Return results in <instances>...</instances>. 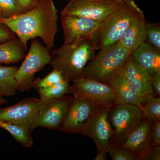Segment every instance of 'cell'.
Here are the masks:
<instances>
[{"mask_svg": "<svg viewBox=\"0 0 160 160\" xmlns=\"http://www.w3.org/2000/svg\"><path fill=\"white\" fill-rule=\"evenodd\" d=\"M143 116L149 121L160 122V98L154 97L152 95L148 96L144 101Z\"/></svg>", "mask_w": 160, "mask_h": 160, "instance_id": "cell-23", "label": "cell"}, {"mask_svg": "<svg viewBox=\"0 0 160 160\" xmlns=\"http://www.w3.org/2000/svg\"><path fill=\"white\" fill-rule=\"evenodd\" d=\"M24 12L30 11L37 5L39 0H16Z\"/></svg>", "mask_w": 160, "mask_h": 160, "instance_id": "cell-30", "label": "cell"}, {"mask_svg": "<svg viewBox=\"0 0 160 160\" xmlns=\"http://www.w3.org/2000/svg\"><path fill=\"white\" fill-rule=\"evenodd\" d=\"M124 0H69L61 15L75 16L102 22Z\"/></svg>", "mask_w": 160, "mask_h": 160, "instance_id": "cell-9", "label": "cell"}, {"mask_svg": "<svg viewBox=\"0 0 160 160\" xmlns=\"http://www.w3.org/2000/svg\"><path fill=\"white\" fill-rule=\"evenodd\" d=\"M73 98L64 96L42 102L38 114V127L58 129L62 125Z\"/></svg>", "mask_w": 160, "mask_h": 160, "instance_id": "cell-11", "label": "cell"}, {"mask_svg": "<svg viewBox=\"0 0 160 160\" xmlns=\"http://www.w3.org/2000/svg\"><path fill=\"white\" fill-rule=\"evenodd\" d=\"M97 51L91 39H78L69 44H63L58 49L50 50L49 64L60 72L68 82L83 78L87 63Z\"/></svg>", "mask_w": 160, "mask_h": 160, "instance_id": "cell-2", "label": "cell"}, {"mask_svg": "<svg viewBox=\"0 0 160 160\" xmlns=\"http://www.w3.org/2000/svg\"><path fill=\"white\" fill-rule=\"evenodd\" d=\"M154 124L152 127V145L158 146L160 145V122H154Z\"/></svg>", "mask_w": 160, "mask_h": 160, "instance_id": "cell-31", "label": "cell"}, {"mask_svg": "<svg viewBox=\"0 0 160 160\" xmlns=\"http://www.w3.org/2000/svg\"><path fill=\"white\" fill-rule=\"evenodd\" d=\"M97 106L89 100L73 98L66 117L58 130L70 133H80L83 125Z\"/></svg>", "mask_w": 160, "mask_h": 160, "instance_id": "cell-12", "label": "cell"}, {"mask_svg": "<svg viewBox=\"0 0 160 160\" xmlns=\"http://www.w3.org/2000/svg\"><path fill=\"white\" fill-rule=\"evenodd\" d=\"M17 66H0V97L12 96L18 91Z\"/></svg>", "mask_w": 160, "mask_h": 160, "instance_id": "cell-20", "label": "cell"}, {"mask_svg": "<svg viewBox=\"0 0 160 160\" xmlns=\"http://www.w3.org/2000/svg\"><path fill=\"white\" fill-rule=\"evenodd\" d=\"M146 21L142 10L133 19L118 42L132 53L146 41Z\"/></svg>", "mask_w": 160, "mask_h": 160, "instance_id": "cell-15", "label": "cell"}, {"mask_svg": "<svg viewBox=\"0 0 160 160\" xmlns=\"http://www.w3.org/2000/svg\"><path fill=\"white\" fill-rule=\"evenodd\" d=\"M58 10L52 0H39L34 9L9 18H0L25 46L29 40L41 38L51 50L58 32Z\"/></svg>", "mask_w": 160, "mask_h": 160, "instance_id": "cell-1", "label": "cell"}, {"mask_svg": "<svg viewBox=\"0 0 160 160\" xmlns=\"http://www.w3.org/2000/svg\"><path fill=\"white\" fill-rule=\"evenodd\" d=\"M108 153L112 160H138L139 158L137 154L119 146L110 145Z\"/></svg>", "mask_w": 160, "mask_h": 160, "instance_id": "cell-26", "label": "cell"}, {"mask_svg": "<svg viewBox=\"0 0 160 160\" xmlns=\"http://www.w3.org/2000/svg\"><path fill=\"white\" fill-rule=\"evenodd\" d=\"M140 159L146 160H160V147L158 146H153L149 148V146L146 151L140 156Z\"/></svg>", "mask_w": 160, "mask_h": 160, "instance_id": "cell-28", "label": "cell"}, {"mask_svg": "<svg viewBox=\"0 0 160 160\" xmlns=\"http://www.w3.org/2000/svg\"><path fill=\"white\" fill-rule=\"evenodd\" d=\"M71 87L75 98L87 99L97 106L113 107L117 104L114 89L107 84L82 78L73 82Z\"/></svg>", "mask_w": 160, "mask_h": 160, "instance_id": "cell-10", "label": "cell"}, {"mask_svg": "<svg viewBox=\"0 0 160 160\" xmlns=\"http://www.w3.org/2000/svg\"><path fill=\"white\" fill-rule=\"evenodd\" d=\"M1 18V11H0V18Z\"/></svg>", "mask_w": 160, "mask_h": 160, "instance_id": "cell-35", "label": "cell"}, {"mask_svg": "<svg viewBox=\"0 0 160 160\" xmlns=\"http://www.w3.org/2000/svg\"><path fill=\"white\" fill-rule=\"evenodd\" d=\"M146 40L160 51V26L158 24L146 22Z\"/></svg>", "mask_w": 160, "mask_h": 160, "instance_id": "cell-27", "label": "cell"}, {"mask_svg": "<svg viewBox=\"0 0 160 160\" xmlns=\"http://www.w3.org/2000/svg\"><path fill=\"white\" fill-rule=\"evenodd\" d=\"M66 80L59 71L53 69L46 76L43 78H37L33 82V88L38 89L52 86L57 83L61 82Z\"/></svg>", "mask_w": 160, "mask_h": 160, "instance_id": "cell-25", "label": "cell"}, {"mask_svg": "<svg viewBox=\"0 0 160 160\" xmlns=\"http://www.w3.org/2000/svg\"><path fill=\"white\" fill-rule=\"evenodd\" d=\"M112 107L97 106L91 116L83 125L80 134L91 138L98 152H108L109 140L114 136V130L109 122V112Z\"/></svg>", "mask_w": 160, "mask_h": 160, "instance_id": "cell-6", "label": "cell"}, {"mask_svg": "<svg viewBox=\"0 0 160 160\" xmlns=\"http://www.w3.org/2000/svg\"><path fill=\"white\" fill-rule=\"evenodd\" d=\"M152 85L153 92L160 95V72L155 73L151 77Z\"/></svg>", "mask_w": 160, "mask_h": 160, "instance_id": "cell-32", "label": "cell"}, {"mask_svg": "<svg viewBox=\"0 0 160 160\" xmlns=\"http://www.w3.org/2000/svg\"><path fill=\"white\" fill-rule=\"evenodd\" d=\"M108 152L106 151L98 152L96 157L94 159L95 160H105L107 158V154Z\"/></svg>", "mask_w": 160, "mask_h": 160, "instance_id": "cell-33", "label": "cell"}, {"mask_svg": "<svg viewBox=\"0 0 160 160\" xmlns=\"http://www.w3.org/2000/svg\"><path fill=\"white\" fill-rule=\"evenodd\" d=\"M64 34V44H69L78 39H91L100 22L75 16L61 15Z\"/></svg>", "mask_w": 160, "mask_h": 160, "instance_id": "cell-13", "label": "cell"}, {"mask_svg": "<svg viewBox=\"0 0 160 160\" xmlns=\"http://www.w3.org/2000/svg\"><path fill=\"white\" fill-rule=\"evenodd\" d=\"M8 102L6 99L4 98L3 97H0V105H3V104H6L8 103Z\"/></svg>", "mask_w": 160, "mask_h": 160, "instance_id": "cell-34", "label": "cell"}, {"mask_svg": "<svg viewBox=\"0 0 160 160\" xmlns=\"http://www.w3.org/2000/svg\"><path fill=\"white\" fill-rule=\"evenodd\" d=\"M128 82L135 88L145 101L154 93L152 85L151 77L142 66L138 65L130 56L123 70Z\"/></svg>", "mask_w": 160, "mask_h": 160, "instance_id": "cell-14", "label": "cell"}, {"mask_svg": "<svg viewBox=\"0 0 160 160\" xmlns=\"http://www.w3.org/2000/svg\"><path fill=\"white\" fill-rule=\"evenodd\" d=\"M27 47L18 37L0 44V63L14 64L26 57Z\"/></svg>", "mask_w": 160, "mask_h": 160, "instance_id": "cell-19", "label": "cell"}, {"mask_svg": "<svg viewBox=\"0 0 160 160\" xmlns=\"http://www.w3.org/2000/svg\"><path fill=\"white\" fill-rule=\"evenodd\" d=\"M0 127L7 130L23 147L29 148L33 146V140L31 133L25 127L2 120H0Z\"/></svg>", "mask_w": 160, "mask_h": 160, "instance_id": "cell-21", "label": "cell"}, {"mask_svg": "<svg viewBox=\"0 0 160 160\" xmlns=\"http://www.w3.org/2000/svg\"><path fill=\"white\" fill-rule=\"evenodd\" d=\"M134 0H124L118 8L100 23L91 39L97 50L118 42L132 20L142 11Z\"/></svg>", "mask_w": 160, "mask_h": 160, "instance_id": "cell-4", "label": "cell"}, {"mask_svg": "<svg viewBox=\"0 0 160 160\" xmlns=\"http://www.w3.org/2000/svg\"><path fill=\"white\" fill-rule=\"evenodd\" d=\"M150 126L146 121L132 132L120 146L132 151L140 158L149 146ZM140 159V158H139Z\"/></svg>", "mask_w": 160, "mask_h": 160, "instance_id": "cell-18", "label": "cell"}, {"mask_svg": "<svg viewBox=\"0 0 160 160\" xmlns=\"http://www.w3.org/2000/svg\"><path fill=\"white\" fill-rule=\"evenodd\" d=\"M131 54L118 42L100 49L87 63L83 78L111 86L122 73Z\"/></svg>", "mask_w": 160, "mask_h": 160, "instance_id": "cell-3", "label": "cell"}, {"mask_svg": "<svg viewBox=\"0 0 160 160\" xmlns=\"http://www.w3.org/2000/svg\"><path fill=\"white\" fill-rule=\"evenodd\" d=\"M132 60L144 68L152 77L160 72V51L145 42L132 53Z\"/></svg>", "mask_w": 160, "mask_h": 160, "instance_id": "cell-16", "label": "cell"}, {"mask_svg": "<svg viewBox=\"0 0 160 160\" xmlns=\"http://www.w3.org/2000/svg\"><path fill=\"white\" fill-rule=\"evenodd\" d=\"M16 37L12 30L3 23L0 22V44L12 39Z\"/></svg>", "mask_w": 160, "mask_h": 160, "instance_id": "cell-29", "label": "cell"}, {"mask_svg": "<svg viewBox=\"0 0 160 160\" xmlns=\"http://www.w3.org/2000/svg\"><path fill=\"white\" fill-rule=\"evenodd\" d=\"M111 86L116 94L117 104L134 105L143 110L144 99L138 90L128 82L123 71L112 83Z\"/></svg>", "mask_w": 160, "mask_h": 160, "instance_id": "cell-17", "label": "cell"}, {"mask_svg": "<svg viewBox=\"0 0 160 160\" xmlns=\"http://www.w3.org/2000/svg\"><path fill=\"white\" fill-rule=\"evenodd\" d=\"M1 18H9L24 13L16 0H0Z\"/></svg>", "mask_w": 160, "mask_h": 160, "instance_id": "cell-24", "label": "cell"}, {"mask_svg": "<svg viewBox=\"0 0 160 160\" xmlns=\"http://www.w3.org/2000/svg\"><path fill=\"white\" fill-rule=\"evenodd\" d=\"M50 60V50L36 38L33 39L29 51L16 75L18 91H30L33 88L35 75L49 64Z\"/></svg>", "mask_w": 160, "mask_h": 160, "instance_id": "cell-5", "label": "cell"}, {"mask_svg": "<svg viewBox=\"0 0 160 160\" xmlns=\"http://www.w3.org/2000/svg\"><path fill=\"white\" fill-rule=\"evenodd\" d=\"M111 111L110 121L114 128L113 145L120 146L142 122V110L137 106L117 104Z\"/></svg>", "mask_w": 160, "mask_h": 160, "instance_id": "cell-8", "label": "cell"}, {"mask_svg": "<svg viewBox=\"0 0 160 160\" xmlns=\"http://www.w3.org/2000/svg\"><path fill=\"white\" fill-rule=\"evenodd\" d=\"M72 87L69 82L65 80L52 86L37 89L42 102L51 99L62 97L66 94L71 93Z\"/></svg>", "mask_w": 160, "mask_h": 160, "instance_id": "cell-22", "label": "cell"}, {"mask_svg": "<svg viewBox=\"0 0 160 160\" xmlns=\"http://www.w3.org/2000/svg\"><path fill=\"white\" fill-rule=\"evenodd\" d=\"M42 103L40 98H28L12 106L0 108V120L23 126L32 133L38 127Z\"/></svg>", "mask_w": 160, "mask_h": 160, "instance_id": "cell-7", "label": "cell"}]
</instances>
